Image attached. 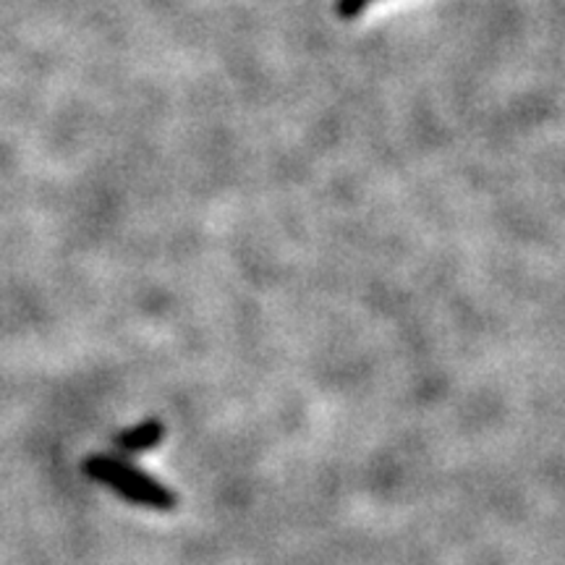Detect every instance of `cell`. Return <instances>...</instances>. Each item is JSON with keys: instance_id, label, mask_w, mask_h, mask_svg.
Returning a JSON list of instances; mask_svg holds the SVG:
<instances>
[{"instance_id": "6da1fadb", "label": "cell", "mask_w": 565, "mask_h": 565, "mask_svg": "<svg viewBox=\"0 0 565 565\" xmlns=\"http://www.w3.org/2000/svg\"><path fill=\"white\" fill-rule=\"evenodd\" d=\"M84 471L95 479V482L108 484L110 490H116L121 498L131 500L137 505L154 508V511H171L175 508V494L168 487H162L158 479L147 477L145 471H139L137 466L124 463L121 458H105V456H92L84 463Z\"/></svg>"}, {"instance_id": "7a4b0ae2", "label": "cell", "mask_w": 565, "mask_h": 565, "mask_svg": "<svg viewBox=\"0 0 565 565\" xmlns=\"http://www.w3.org/2000/svg\"><path fill=\"white\" fill-rule=\"evenodd\" d=\"M162 435H166V427L158 419H147L118 435L116 445L124 454H145V450L154 448L162 440Z\"/></svg>"}, {"instance_id": "3957f363", "label": "cell", "mask_w": 565, "mask_h": 565, "mask_svg": "<svg viewBox=\"0 0 565 565\" xmlns=\"http://www.w3.org/2000/svg\"><path fill=\"white\" fill-rule=\"evenodd\" d=\"M374 0H338L335 3V13L341 19H356L359 13H364Z\"/></svg>"}]
</instances>
